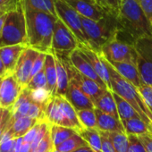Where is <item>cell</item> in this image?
<instances>
[{"label":"cell","instance_id":"cell-1","mask_svg":"<svg viewBox=\"0 0 152 152\" xmlns=\"http://www.w3.org/2000/svg\"><path fill=\"white\" fill-rule=\"evenodd\" d=\"M151 27L136 0H123L117 14V39L134 45L139 39L151 36Z\"/></svg>","mask_w":152,"mask_h":152},{"label":"cell","instance_id":"cell-2","mask_svg":"<svg viewBox=\"0 0 152 152\" xmlns=\"http://www.w3.org/2000/svg\"><path fill=\"white\" fill-rule=\"evenodd\" d=\"M28 47L39 52H52V39L57 17L36 10L25 9Z\"/></svg>","mask_w":152,"mask_h":152},{"label":"cell","instance_id":"cell-3","mask_svg":"<svg viewBox=\"0 0 152 152\" xmlns=\"http://www.w3.org/2000/svg\"><path fill=\"white\" fill-rule=\"evenodd\" d=\"M99 54L100 55L108 71L111 80L112 91L119 95L128 103H130L132 106V107L136 110V112L139 114L140 119L149 126L152 123V114L147 107L137 88L123 77L113 67V65L107 60V58L102 55L101 52H99Z\"/></svg>","mask_w":152,"mask_h":152},{"label":"cell","instance_id":"cell-4","mask_svg":"<svg viewBox=\"0 0 152 152\" xmlns=\"http://www.w3.org/2000/svg\"><path fill=\"white\" fill-rule=\"evenodd\" d=\"M81 17L90 48H91L95 52H101V49L105 45L116 38V13H108L99 21H93L82 15Z\"/></svg>","mask_w":152,"mask_h":152},{"label":"cell","instance_id":"cell-5","mask_svg":"<svg viewBox=\"0 0 152 152\" xmlns=\"http://www.w3.org/2000/svg\"><path fill=\"white\" fill-rule=\"evenodd\" d=\"M15 45L28 47L26 18L22 0L7 14L0 35V48Z\"/></svg>","mask_w":152,"mask_h":152},{"label":"cell","instance_id":"cell-6","mask_svg":"<svg viewBox=\"0 0 152 152\" xmlns=\"http://www.w3.org/2000/svg\"><path fill=\"white\" fill-rule=\"evenodd\" d=\"M56 12L57 18L60 19L77 38L80 47L90 48L81 15L64 0H56Z\"/></svg>","mask_w":152,"mask_h":152},{"label":"cell","instance_id":"cell-7","mask_svg":"<svg viewBox=\"0 0 152 152\" xmlns=\"http://www.w3.org/2000/svg\"><path fill=\"white\" fill-rule=\"evenodd\" d=\"M137 53L136 66L142 83L152 87V37L139 39L134 43Z\"/></svg>","mask_w":152,"mask_h":152},{"label":"cell","instance_id":"cell-8","mask_svg":"<svg viewBox=\"0 0 152 152\" xmlns=\"http://www.w3.org/2000/svg\"><path fill=\"white\" fill-rule=\"evenodd\" d=\"M79 47L80 43L77 38L60 19H57L52 39V52L59 56H68Z\"/></svg>","mask_w":152,"mask_h":152},{"label":"cell","instance_id":"cell-9","mask_svg":"<svg viewBox=\"0 0 152 152\" xmlns=\"http://www.w3.org/2000/svg\"><path fill=\"white\" fill-rule=\"evenodd\" d=\"M101 53L108 61L136 64L137 53L134 45L123 42L116 38L105 45L101 49Z\"/></svg>","mask_w":152,"mask_h":152},{"label":"cell","instance_id":"cell-10","mask_svg":"<svg viewBox=\"0 0 152 152\" xmlns=\"http://www.w3.org/2000/svg\"><path fill=\"white\" fill-rule=\"evenodd\" d=\"M80 15L93 20L99 21L108 13H115L107 8L99 0H64Z\"/></svg>","mask_w":152,"mask_h":152},{"label":"cell","instance_id":"cell-11","mask_svg":"<svg viewBox=\"0 0 152 152\" xmlns=\"http://www.w3.org/2000/svg\"><path fill=\"white\" fill-rule=\"evenodd\" d=\"M23 88L19 83L15 73H7L2 77L0 94H1V107L12 109L16 100L20 97Z\"/></svg>","mask_w":152,"mask_h":152},{"label":"cell","instance_id":"cell-12","mask_svg":"<svg viewBox=\"0 0 152 152\" xmlns=\"http://www.w3.org/2000/svg\"><path fill=\"white\" fill-rule=\"evenodd\" d=\"M39 53V51L27 47L23 51L17 62L14 73L23 89L26 88L31 80V74L33 68V64Z\"/></svg>","mask_w":152,"mask_h":152},{"label":"cell","instance_id":"cell-13","mask_svg":"<svg viewBox=\"0 0 152 152\" xmlns=\"http://www.w3.org/2000/svg\"><path fill=\"white\" fill-rule=\"evenodd\" d=\"M68 58L71 64H72V66L79 72H81L83 75L86 76V77L91 79L92 81L96 82L103 89L108 90L105 83L99 77V75L96 73L91 63L88 61V59L84 56V55L81 52L79 48L73 51L72 54H70L68 56Z\"/></svg>","mask_w":152,"mask_h":152},{"label":"cell","instance_id":"cell-14","mask_svg":"<svg viewBox=\"0 0 152 152\" xmlns=\"http://www.w3.org/2000/svg\"><path fill=\"white\" fill-rule=\"evenodd\" d=\"M79 49L81 52L84 55V56L88 59V61L92 65L93 69L95 70L96 73L99 75V77L105 83L107 89L109 91H112V85H111V80L108 73V71L107 69V66L105 63L103 62L100 55L94 50H92L90 48L86 47H79Z\"/></svg>","mask_w":152,"mask_h":152},{"label":"cell","instance_id":"cell-15","mask_svg":"<svg viewBox=\"0 0 152 152\" xmlns=\"http://www.w3.org/2000/svg\"><path fill=\"white\" fill-rule=\"evenodd\" d=\"M65 98L76 111L84 109H95L94 103L91 99L72 82L69 83V88Z\"/></svg>","mask_w":152,"mask_h":152},{"label":"cell","instance_id":"cell-16","mask_svg":"<svg viewBox=\"0 0 152 152\" xmlns=\"http://www.w3.org/2000/svg\"><path fill=\"white\" fill-rule=\"evenodd\" d=\"M45 119L50 124H56V125H60V126H64V127L73 129L72 124L64 115V114L58 103L56 97L53 98L51 99V101L46 107Z\"/></svg>","mask_w":152,"mask_h":152},{"label":"cell","instance_id":"cell-17","mask_svg":"<svg viewBox=\"0 0 152 152\" xmlns=\"http://www.w3.org/2000/svg\"><path fill=\"white\" fill-rule=\"evenodd\" d=\"M25 48L27 47L23 45H15L0 48V56L2 58L7 73H13L15 72L17 62Z\"/></svg>","mask_w":152,"mask_h":152},{"label":"cell","instance_id":"cell-18","mask_svg":"<svg viewBox=\"0 0 152 152\" xmlns=\"http://www.w3.org/2000/svg\"><path fill=\"white\" fill-rule=\"evenodd\" d=\"M108 62L125 80L130 82L137 89L144 84L140 79V76L136 64L131 63H125V62H112V61H108Z\"/></svg>","mask_w":152,"mask_h":152},{"label":"cell","instance_id":"cell-19","mask_svg":"<svg viewBox=\"0 0 152 152\" xmlns=\"http://www.w3.org/2000/svg\"><path fill=\"white\" fill-rule=\"evenodd\" d=\"M95 114L99 131L106 132H124V129L120 119H117L97 108H95Z\"/></svg>","mask_w":152,"mask_h":152},{"label":"cell","instance_id":"cell-20","mask_svg":"<svg viewBox=\"0 0 152 152\" xmlns=\"http://www.w3.org/2000/svg\"><path fill=\"white\" fill-rule=\"evenodd\" d=\"M44 71L47 79V89L55 98L56 97V67L55 55L48 53L44 64Z\"/></svg>","mask_w":152,"mask_h":152},{"label":"cell","instance_id":"cell-21","mask_svg":"<svg viewBox=\"0 0 152 152\" xmlns=\"http://www.w3.org/2000/svg\"><path fill=\"white\" fill-rule=\"evenodd\" d=\"M54 55L56 67V97H65L70 83L68 73L60 57Z\"/></svg>","mask_w":152,"mask_h":152},{"label":"cell","instance_id":"cell-22","mask_svg":"<svg viewBox=\"0 0 152 152\" xmlns=\"http://www.w3.org/2000/svg\"><path fill=\"white\" fill-rule=\"evenodd\" d=\"M94 106H95V108L106 114H108L117 119H120L118 111H117L116 103L115 101L112 91H109V90L106 91V92L94 102Z\"/></svg>","mask_w":152,"mask_h":152},{"label":"cell","instance_id":"cell-23","mask_svg":"<svg viewBox=\"0 0 152 152\" xmlns=\"http://www.w3.org/2000/svg\"><path fill=\"white\" fill-rule=\"evenodd\" d=\"M12 120V125L10 127V131L12 132L14 137L15 139L23 137L39 121L36 119H32L29 116L20 117L16 120Z\"/></svg>","mask_w":152,"mask_h":152},{"label":"cell","instance_id":"cell-24","mask_svg":"<svg viewBox=\"0 0 152 152\" xmlns=\"http://www.w3.org/2000/svg\"><path fill=\"white\" fill-rule=\"evenodd\" d=\"M25 9L36 10L52 15L56 17V0H22Z\"/></svg>","mask_w":152,"mask_h":152},{"label":"cell","instance_id":"cell-25","mask_svg":"<svg viewBox=\"0 0 152 152\" xmlns=\"http://www.w3.org/2000/svg\"><path fill=\"white\" fill-rule=\"evenodd\" d=\"M124 129V132L127 135H141L149 133V126L146 124L140 117L122 120L121 121Z\"/></svg>","mask_w":152,"mask_h":152},{"label":"cell","instance_id":"cell-26","mask_svg":"<svg viewBox=\"0 0 152 152\" xmlns=\"http://www.w3.org/2000/svg\"><path fill=\"white\" fill-rule=\"evenodd\" d=\"M50 133H51V139H52L53 146H54V148H56L58 145L64 142L66 140H68L73 134L78 133V132L72 128L56 125V124H51Z\"/></svg>","mask_w":152,"mask_h":152},{"label":"cell","instance_id":"cell-27","mask_svg":"<svg viewBox=\"0 0 152 152\" xmlns=\"http://www.w3.org/2000/svg\"><path fill=\"white\" fill-rule=\"evenodd\" d=\"M113 96H114L115 101L116 103L117 111H118L119 118L121 121L140 117L139 114L136 112V110L132 107V106L130 103H128L126 100H124L123 98H121L119 95H117L115 92H113Z\"/></svg>","mask_w":152,"mask_h":152},{"label":"cell","instance_id":"cell-28","mask_svg":"<svg viewBox=\"0 0 152 152\" xmlns=\"http://www.w3.org/2000/svg\"><path fill=\"white\" fill-rule=\"evenodd\" d=\"M94 152H101L102 140L98 129H84L79 133Z\"/></svg>","mask_w":152,"mask_h":152},{"label":"cell","instance_id":"cell-29","mask_svg":"<svg viewBox=\"0 0 152 152\" xmlns=\"http://www.w3.org/2000/svg\"><path fill=\"white\" fill-rule=\"evenodd\" d=\"M87 145H88L87 142L83 140V138L79 133H75L68 140H66L64 142L56 147L55 149L59 152H72L81 147L87 146Z\"/></svg>","mask_w":152,"mask_h":152},{"label":"cell","instance_id":"cell-30","mask_svg":"<svg viewBox=\"0 0 152 152\" xmlns=\"http://www.w3.org/2000/svg\"><path fill=\"white\" fill-rule=\"evenodd\" d=\"M115 152H128V135L124 132H106Z\"/></svg>","mask_w":152,"mask_h":152},{"label":"cell","instance_id":"cell-31","mask_svg":"<svg viewBox=\"0 0 152 152\" xmlns=\"http://www.w3.org/2000/svg\"><path fill=\"white\" fill-rule=\"evenodd\" d=\"M76 112L81 124L85 129H98L95 109H84Z\"/></svg>","mask_w":152,"mask_h":152},{"label":"cell","instance_id":"cell-32","mask_svg":"<svg viewBox=\"0 0 152 152\" xmlns=\"http://www.w3.org/2000/svg\"><path fill=\"white\" fill-rule=\"evenodd\" d=\"M30 97L33 103H36L46 109L48 104L54 98L48 89H37L30 91Z\"/></svg>","mask_w":152,"mask_h":152},{"label":"cell","instance_id":"cell-33","mask_svg":"<svg viewBox=\"0 0 152 152\" xmlns=\"http://www.w3.org/2000/svg\"><path fill=\"white\" fill-rule=\"evenodd\" d=\"M25 89L29 91H33L37 89H47V79L44 68L35 76H33V78L29 82Z\"/></svg>","mask_w":152,"mask_h":152},{"label":"cell","instance_id":"cell-34","mask_svg":"<svg viewBox=\"0 0 152 152\" xmlns=\"http://www.w3.org/2000/svg\"><path fill=\"white\" fill-rule=\"evenodd\" d=\"M140 95L141 96L143 101L145 102L147 107L152 114V87L143 84L141 87L137 89Z\"/></svg>","mask_w":152,"mask_h":152},{"label":"cell","instance_id":"cell-35","mask_svg":"<svg viewBox=\"0 0 152 152\" xmlns=\"http://www.w3.org/2000/svg\"><path fill=\"white\" fill-rule=\"evenodd\" d=\"M128 152H147L142 142L137 135H128Z\"/></svg>","mask_w":152,"mask_h":152},{"label":"cell","instance_id":"cell-36","mask_svg":"<svg viewBox=\"0 0 152 152\" xmlns=\"http://www.w3.org/2000/svg\"><path fill=\"white\" fill-rule=\"evenodd\" d=\"M55 149L51 139V133H50V129L39 143V147L37 148L35 152H52Z\"/></svg>","mask_w":152,"mask_h":152},{"label":"cell","instance_id":"cell-37","mask_svg":"<svg viewBox=\"0 0 152 152\" xmlns=\"http://www.w3.org/2000/svg\"><path fill=\"white\" fill-rule=\"evenodd\" d=\"M152 26V0H136Z\"/></svg>","mask_w":152,"mask_h":152},{"label":"cell","instance_id":"cell-38","mask_svg":"<svg viewBox=\"0 0 152 152\" xmlns=\"http://www.w3.org/2000/svg\"><path fill=\"white\" fill-rule=\"evenodd\" d=\"M100 135H101V140H102V148L101 152H115V148L113 147V144L109 138L107 137V133L105 132L99 131Z\"/></svg>","mask_w":152,"mask_h":152},{"label":"cell","instance_id":"cell-39","mask_svg":"<svg viewBox=\"0 0 152 152\" xmlns=\"http://www.w3.org/2000/svg\"><path fill=\"white\" fill-rule=\"evenodd\" d=\"M40 123H41V121H39L23 137V142H27V143H32V141L34 140V139H35V137H36V135H37V133H38V132H39V127H40Z\"/></svg>","mask_w":152,"mask_h":152},{"label":"cell","instance_id":"cell-40","mask_svg":"<svg viewBox=\"0 0 152 152\" xmlns=\"http://www.w3.org/2000/svg\"><path fill=\"white\" fill-rule=\"evenodd\" d=\"M99 1L109 10L118 14L120 6L123 0H99Z\"/></svg>","mask_w":152,"mask_h":152},{"label":"cell","instance_id":"cell-41","mask_svg":"<svg viewBox=\"0 0 152 152\" xmlns=\"http://www.w3.org/2000/svg\"><path fill=\"white\" fill-rule=\"evenodd\" d=\"M16 139H11L0 143V152H15Z\"/></svg>","mask_w":152,"mask_h":152},{"label":"cell","instance_id":"cell-42","mask_svg":"<svg viewBox=\"0 0 152 152\" xmlns=\"http://www.w3.org/2000/svg\"><path fill=\"white\" fill-rule=\"evenodd\" d=\"M140 141L142 142L143 146L146 148L147 152H152V136L150 133H145L138 136Z\"/></svg>","mask_w":152,"mask_h":152},{"label":"cell","instance_id":"cell-43","mask_svg":"<svg viewBox=\"0 0 152 152\" xmlns=\"http://www.w3.org/2000/svg\"><path fill=\"white\" fill-rule=\"evenodd\" d=\"M21 1V0H18V1L13 3V4H10V5H7V6H4V7H0V16H2L6 14H7L10 10H12L19 2Z\"/></svg>","mask_w":152,"mask_h":152},{"label":"cell","instance_id":"cell-44","mask_svg":"<svg viewBox=\"0 0 152 152\" xmlns=\"http://www.w3.org/2000/svg\"><path fill=\"white\" fill-rule=\"evenodd\" d=\"M72 152H94V150H93L89 145H87V146L81 147V148H77V149L74 150V151H72Z\"/></svg>","mask_w":152,"mask_h":152},{"label":"cell","instance_id":"cell-45","mask_svg":"<svg viewBox=\"0 0 152 152\" xmlns=\"http://www.w3.org/2000/svg\"><path fill=\"white\" fill-rule=\"evenodd\" d=\"M7 70H6V67L4 65V63L2 61V58L0 56V78L1 77H4V76L7 74Z\"/></svg>","mask_w":152,"mask_h":152},{"label":"cell","instance_id":"cell-46","mask_svg":"<svg viewBox=\"0 0 152 152\" xmlns=\"http://www.w3.org/2000/svg\"><path fill=\"white\" fill-rule=\"evenodd\" d=\"M20 152H31V143L23 142Z\"/></svg>","mask_w":152,"mask_h":152},{"label":"cell","instance_id":"cell-47","mask_svg":"<svg viewBox=\"0 0 152 152\" xmlns=\"http://www.w3.org/2000/svg\"><path fill=\"white\" fill-rule=\"evenodd\" d=\"M18 1V0H0V7H4V6H7L10 4H13L15 2Z\"/></svg>","mask_w":152,"mask_h":152},{"label":"cell","instance_id":"cell-48","mask_svg":"<svg viewBox=\"0 0 152 152\" xmlns=\"http://www.w3.org/2000/svg\"><path fill=\"white\" fill-rule=\"evenodd\" d=\"M6 18H7V14L0 16V35H1V32H2V29H3V26H4V23H5V21H6Z\"/></svg>","mask_w":152,"mask_h":152},{"label":"cell","instance_id":"cell-49","mask_svg":"<svg viewBox=\"0 0 152 152\" xmlns=\"http://www.w3.org/2000/svg\"><path fill=\"white\" fill-rule=\"evenodd\" d=\"M1 83H2V77L0 78V87H1ZM0 107H1V94H0Z\"/></svg>","mask_w":152,"mask_h":152},{"label":"cell","instance_id":"cell-50","mask_svg":"<svg viewBox=\"0 0 152 152\" xmlns=\"http://www.w3.org/2000/svg\"><path fill=\"white\" fill-rule=\"evenodd\" d=\"M149 133H150V135L152 136V123H151V124L149 125Z\"/></svg>","mask_w":152,"mask_h":152},{"label":"cell","instance_id":"cell-51","mask_svg":"<svg viewBox=\"0 0 152 152\" xmlns=\"http://www.w3.org/2000/svg\"><path fill=\"white\" fill-rule=\"evenodd\" d=\"M0 123H1V107H0Z\"/></svg>","mask_w":152,"mask_h":152},{"label":"cell","instance_id":"cell-52","mask_svg":"<svg viewBox=\"0 0 152 152\" xmlns=\"http://www.w3.org/2000/svg\"><path fill=\"white\" fill-rule=\"evenodd\" d=\"M53 152H59V151H57V150H56V149H54V151Z\"/></svg>","mask_w":152,"mask_h":152},{"label":"cell","instance_id":"cell-53","mask_svg":"<svg viewBox=\"0 0 152 152\" xmlns=\"http://www.w3.org/2000/svg\"><path fill=\"white\" fill-rule=\"evenodd\" d=\"M151 37H152V27H151Z\"/></svg>","mask_w":152,"mask_h":152},{"label":"cell","instance_id":"cell-54","mask_svg":"<svg viewBox=\"0 0 152 152\" xmlns=\"http://www.w3.org/2000/svg\"><path fill=\"white\" fill-rule=\"evenodd\" d=\"M53 151H54V150H53ZM53 151H52V152H53Z\"/></svg>","mask_w":152,"mask_h":152},{"label":"cell","instance_id":"cell-55","mask_svg":"<svg viewBox=\"0 0 152 152\" xmlns=\"http://www.w3.org/2000/svg\"></svg>","mask_w":152,"mask_h":152}]
</instances>
